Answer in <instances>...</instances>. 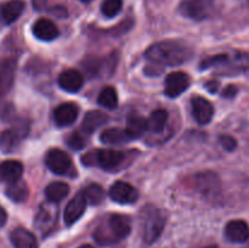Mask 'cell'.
I'll return each mask as SVG.
<instances>
[{
  "label": "cell",
  "instance_id": "obj_14",
  "mask_svg": "<svg viewBox=\"0 0 249 248\" xmlns=\"http://www.w3.org/2000/svg\"><path fill=\"white\" fill-rule=\"evenodd\" d=\"M84 84L82 73L75 70H66L58 77V85L61 89L68 92H78Z\"/></svg>",
  "mask_w": 249,
  "mask_h": 248
},
{
  "label": "cell",
  "instance_id": "obj_5",
  "mask_svg": "<svg viewBox=\"0 0 249 248\" xmlns=\"http://www.w3.org/2000/svg\"><path fill=\"white\" fill-rule=\"evenodd\" d=\"M46 167L57 175H67L73 170V163L70 156L60 148L48 151L45 157Z\"/></svg>",
  "mask_w": 249,
  "mask_h": 248
},
{
  "label": "cell",
  "instance_id": "obj_19",
  "mask_svg": "<svg viewBox=\"0 0 249 248\" xmlns=\"http://www.w3.org/2000/svg\"><path fill=\"white\" fill-rule=\"evenodd\" d=\"M24 10L23 0H9L1 6V18L6 24L14 23Z\"/></svg>",
  "mask_w": 249,
  "mask_h": 248
},
{
  "label": "cell",
  "instance_id": "obj_31",
  "mask_svg": "<svg viewBox=\"0 0 249 248\" xmlns=\"http://www.w3.org/2000/svg\"><path fill=\"white\" fill-rule=\"evenodd\" d=\"M67 143L73 150H82L85 145V141L79 133H72L68 136Z\"/></svg>",
  "mask_w": 249,
  "mask_h": 248
},
{
  "label": "cell",
  "instance_id": "obj_20",
  "mask_svg": "<svg viewBox=\"0 0 249 248\" xmlns=\"http://www.w3.org/2000/svg\"><path fill=\"white\" fill-rule=\"evenodd\" d=\"M196 185L199 191H202V194H204L206 196L214 197V195L218 194V177L212 173H203V174L197 175Z\"/></svg>",
  "mask_w": 249,
  "mask_h": 248
},
{
  "label": "cell",
  "instance_id": "obj_9",
  "mask_svg": "<svg viewBox=\"0 0 249 248\" xmlns=\"http://www.w3.org/2000/svg\"><path fill=\"white\" fill-rule=\"evenodd\" d=\"M28 131L27 124H21L19 126L5 130L0 136V150L5 153H10L16 150L19 145V141Z\"/></svg>",
  "mask_w": 249,
  "mask_h": 248
},
{
  "label": "cell",
  "instance_id": "obj_36",
  "mask_svg": "<svg viewBox=\"0 0 249 248\" xmlns=\"http://www.w3.org/2000/svg\"><path fill=\"white\" fill-rule=\"evenodd\" d=\"M207 89H208L211 92H215L216 89H218V83H216V82H209L208 84H207Z\"/></svg>",
  "mask_w": 249,
  "mask_h": 248
},
{
  "label": "cell",
  "instance_id": "obj_30",
  "mask_svg": "<svg viewBox=\"0 0 249 248\" xmlns=\"http://www.w3.org/2000/svg\"><path fill=\"white\" fill-rule=\"evenodd\" d=\"M123 7V0H104L101 5L102 14L106 17H114L121 12Z\"/></svg>",
  "mask_w": 249,
  "mask_h": 248
},
{
  "label": "cell",
  "instance_id": "obj_37",
  "mask_svg": "<svg viewBox=\"0 0 249 248\" xmlns=\"http://www.w3.org/2000/svg\"><path fill=\"white\" fill-rule=\"evenodd\" d=\"M79 248H94V247H92V246H90V245H83V246H80Z\"/></svg>",
  "mask_w": 249,
  "mask_h": 248
},
{
  "label": "cell",
  "instance_id": "obj_21",
  "mask_svg": "<svg viewBox=\"0 0 249 248\" xmlns=\"http://www.w3.org/2000/svg\"><path fill=\"white\" fill-rule=\"evenodd\" d=\"M100 139H101L102 142L107 143V145H122V143H125L131 140L128 131L122 128L106 129V130L102 131Z\"/></svg>",
  "mask_w": 249,
  "mask_h": 248
},
{
  "label": "cell",
  "instance_id": "obj_32",
  "mask_svg": "<svg viewBox=\"0 0 249 248\" xmlns=\"http://www.w3.org/2000/svg\"><path fill=\"white\" fill-rule=\"evenodd\" d=\"M219 140H220L221 146H223V147L228 151H233L236 148V146H237V142H236L235 139L230 135L220 136V139H219Z\"/></svg>",
  "mask_w": 249,
  "mask_h": 248
},
{
  "label": "cell",
  "instance_id": "obj_24",
  "mask_svg": "<svg viewBox=\"0 0 249 248\" xmlns=\"http://www.w3.org/2000/svg\"><path fill=\"white\" fill-rule=\"evenodd\" d=\"M125 130L128 131L131 140L141 138L142 134L147 130V119L139 114H131L126 122Z\"/></svg>",
  "mask_w": 249,
  "mask_h": 248
},
{
  "label": "cell",
  "instance_id": "obj_22",
  "mask_svg": "<svg viewBox=\"0 0 249 248\" xmlns=\"http://www.w3.org/2000/svg\"><path fill=\"white\" fill-rule=\"evenodd\" d=\"M107 121H108V117L104 112L90 111L85 114L84 119H83L82 128L88 134H91L96 131L100 126L104 125Z\"/></svg>",
  "mask_w": 249,
  "mask_h": 248
},
{
  "label": "cell",
  "instance_id": "obj_7",
  "mask_svg": "<svg viewBox=\"0 0 249 248\" xmlns=\"http://www.w3.org/2000/svg\"><path fill=\"white\" fill-rule=\"evenodd\" d=\"M57 214L58 208L56 203L49 202L45 206H41L36 216V223H34L36 230L40 231L43 236L49 235L55 228L56 221H57Z\"/></svg>",
  "mask_w": 249,
  "mask_h": 248
},
{
  "label": "cell",
  "instance_id": "obj_11",
  "mask_svg": "<svg viewBox=\"0 0 249 248\" xmlns=\"http://www.w3.org/2000/svg\"><path fill=\"white\" fill-rule=\"evenodd\" d=\"M190 87V77L184 72H173L165 79V94L169 97H178Z\"/></svg>",
  "mask_w": 249,
  "mask_h": 248
},
{
  "label": "cell",
  "instance_id": "obj_15",
  "mask_svg": "<svg viewBox=\"0 0 249 248\" xmlns=\"http://www.w3.org/2000/svg\"><path fill=\"white\" fill-rule=\"evenodd\" d=\"M33 34L38 39L44 41L53 40L58 36V28L51 19L49 18H39L33 24Z\"/></svg>",
  "mask_w": 249,
  "mask_h": 248
},
{
  "label": "cell",
  "instance_id": "obj_26",
  "mask_svg": "<svg viewBox=\"0 0 249 248\" xmlns=\"http://www.w3.org/2000/svg\"><path fill=\"white\" fill-rule=\"evenodd\" d=\"M168 122V112L165 109H156L147 119V129L153 133H160L165 128Z\"/></svg>",
  "mask_w": 249,
  "mask_h": 248
},
{
  "label": "cell",
  "instance_id": "obj_6",
  "mask_svg": "<svg viewBox=\"0 0 249 248\" xmlns=\"http://www.w3.org/2000/svg\"><path fill=\"white\" fill-rule=\"evenodd\" d=\"M213 0H182L179 6L180 14L192 19H203L211 15Z\"/></svg>",
  "mask_w": 249,
  "mask_h": 248
},
{
  "label": "cell",
  "instance_id": "obj_16",
  "mask_svg": "<svg viewBox=\"0 0 249 248\" xmlns=\"http://www.w3.org/2000/svg\"><path fill=\"white\" fill-rule=\"evenodd\" d=\"M23 173V165L19 160L9 159L0 163V180L11 184L21 179Z\"/></svg>",
  "mask_w": 249,
  "mask_h": 248
},
{
  "label": "cell",
  "instance_id": "obj_34",
  "mask_svg": "<svg viewBox=\"0 0 249 248\" xmlns=\"http://www.w3.org/2000/svg\"><path fill=\"white\" fill-rule=\"evenodd\" d=\"M32 2H33V6L36 10H43L46 6L48 0H32Z\"/></svg>",
  "mask_w": 249,
  "mask_h": 248
},
{
  "label": "cell",
  "instance_id": "obj_23",
  "mask_svg": "<svg viewBox=\"0 0 249 248\" xmlns=\"http://www.w3.org/2000/svg\"><path fill=\"white\" fill-rule=\"evenodd\" d=\"M68 194H70V186L62 181L51 182L45 189L46 198H48L49 202H53V203L61 202L67 197Z\"/></svg>",
  "mask_w": 249,
  "mask_h": 248
},
{
  "label": "cell",
  "instance_id": "obj_12",
  "mask_svg": "<svg viewBox=\"0 0 249 248\" xmlns=\"http://www.w3.org/2000/svg\"><path fill=\"white\" fill-rule=\"evenodd\" d=\"M192 113L195 119L201 125H206L212 121L214 114V107L206 97L195 96L191 101Z\"/></svg>",
  "mask_w": 249,
  "mask_h": 248
},
{
  "label": "cell",
  "instance_id": "obj_17",
  "mask_svg": "<svg viewBox=\"0 0 249 248\" xmlns=\"http://www.w3.org/2000/svg\"><path fill=\"white\" fill-rule=\"evenodd\" d=\"M53 118L58 126H68L74 123L78 118V108L75 105L62 104L53 112Z\"/></svg>",
  "mask_w": 249,
  "mask_h": 248
},
{
  "label": "cell",
  "instance_id": "obj_33",
  "mask_svg": "<svg viewBox=\"0 0 249 248\" xmlns=\"http://www.w3.org/2000/svg\"><path fill=\"white\" fill-rule=\"evenodd\" d=\"M236 92H237V88L233 87V85H229V87L224 90V96L232 97V96H235Z\"/></svg>",
  "mask_w": 249,
  "mask_h": 248
},
{
  "label": "cell",
  "instance_id": "obj_4",
  "mask_svg": "<svg viewBox=\"0 0 249 248\" xmlns=\"http://www.w3.org/2000/svg\"><path fill=\"white\" fill-rule=\"evenodd\" d=\"M125 159L124 152L116 150H92L82 157V162L89 167H100L106 170H114Z\"/></svg>",
  "mask_w": 249,
  "mask_h": 248
},
{
  "label": "cell",
  "instance_id": "obj_35",
  "mask_svg": "<svg viewBox=\"0 0 249 248\" xmlns=\"http://www.w3.org/2000/svg\"><path fill=\"white\" fill-rule=\"evenodd\" d=\"M6 212H5V209L0 206V226H2L6 223Z\"/></svg>",
  "mask_w": 249,
  "mask_h": 248
},
{
  "label": "cell",
  "instance_id": "obj_13",
  "mask_svg": "<svg viewBox=\"0 0 249 248\" xmlns=\"http://www.w3.org/2000/svg\"><path fill=\"white\" fill-rule=\"evenodd\" d=\"M225 237L230 242L243 243L249 238V225L245 220H231L225 226Z\"/></svg>",
  "mask_w": 249,
  "mask_h": 248
},
{
  "label": "cell",
  "instance_id": "obj_3",
  "mask_svg": "<svg viewBox=\"0 0 249 248\" xmlns=\"http://www.w3.org/2000/svg\"><path fill=\"white\" fill-rule=\"evenodd\" d=\"M165 225V216L157 207L147 206L141 212V230L143 241L148 245L157 241Z\"/></svg>",
  "mask_w": 249,
  "mask_h": 248
},
{
  "label": "cell",
  "instance_id": "obj_8",
  "mask_svg": "<svg viewBox=\"0 0 249 248\" xmlns=\"http://www.w3.org/2000/svg\"><path fill=\"white\" fill-rule=\"evenodd\" d=\"M112 201L121 204H131L139 198V192L133 185L124 181H116L108 192Z\"/></svg>",
  "mask_w": 249,
  "mask_h": 248
},
{
  "label": "cell",
  "instance_id": "obj_2",
  "mask_svg": "<svg viewBox=\"0 0 249 248\" xmlns=\"http://www.w3.org/2000/svg\"><path fill=\"white\" fill-rule=\"evenodd\" d=\"M131 225L128 216L111 214L97 225L94 238L100 246H111L118 243L130 233Z\"/></svg>",
  "mask_w": 249,
  "mask_h": 248
},
{
  "label": "cell",
  "instance_id": "obj_10",
  "mask_svg": "<svg viewBox=\"0 0 249 248\" xmlns=\"http://www.w3.org/2000/svg\"><path fill=\"white\" fill-rule=\"evenodd\" d=\"M88 201L84 196V192H79L75 195L65 208V213H63V218H65V223L67 225H73L77 220H79L80 216L84 214L85 208H87Z\"/></svg>",
  "mask_w": 249,
  "mask_h": 248
},
{
  "label": "cell",
  "instance_id": "obj_25",
  "mask_svg": "<svg viewBox=\"0 0 249 248\" xmlns=\"http://www.w3.org/2000/svg\"><path fill=\"white\" fill-rule=\"evenodd\" d=\"M6 196L16 203H22L28 198L29 189L26 182L19 179L9 184V186L6 187Z\"/></svg>",
  "mask_w": 249,
  "mask_h": 248
},
{
  "label": "cell",
  "instance_id": "obj_18",
  "mask_svg": "<svg viewBox=\"0 0 249 248\" xmlns=\"http://www.w3.org/2000/svg\"><path fill=\"white\" fill-rule=\"evenodd\" d=\"M10 238L15 248H38L36 236L26 229H15L10 235Z\"/></svg>",
  "mask_w": 249,
  "mask_h": 248
},
{
  "label": "cell",
  "instance_id": "obj_38",
  "mask_svg": "<svg viewBox=\"0 0 249 248\" xmlns=\"http://www.w3.org/2000/svg\"><path fill=\"white\" fill-rule=\"evenodd\" d=\"M80 1H83V2H90V1H92V0H80Z\"/></svg>",
  "mask_w": 249,
  "mask_h": 248
},
{
  "label": "cell",
  "instance_id": "obj_28",
  "mask_svg": "<svg viewBox=\"0 0 249 248\" xmlns=\"http://www.w3.org/2000/svg\"><path fill=\"white\" fill-rule=\"evenodd\" d=\"M14 65H5L0 70V97L7 92L14 82Z\"/></svg>",
  "mask_w": 249,
  "mask_h": 248
},
{
  "label": "cell",
  "instance_id": "obj_29",
  "mask_svg": "<svg viewBox=\"0 0 249 248\" xmlns=\"http://www.w3.org/2000/svg\"><path fill=\"white\" fill-rule=\"evenodd\" d=\"M84 196L87 198L88 203L90 204H100L105 198V190L100 185L91 184L84 190Z\"/></svg>",
  "mask_w": 249,
  "mask_h": 248
},
{
  "label": "cell",
  "instance_id": "obj_39",
  "mask_svg": "<svg viewBox=\"0 0 249 248\" xmlns=\"http://www.w3.org/2000/svg\"><path fill=\"white\" fill-rule=\"evenodd\" d=\"M204 248H218V247H215V246H208V247H204Z\"/></svg>",
  "mask_w": 249,
  "mask_h": 248
},
{
  "label": "cell",
  "instance_id": "obj_1",
  "mask_svg": "<svg viewBox=\"0 0 249 248\" xmlns=\"http://www.w3.org/2000/svg\"><path fill=\"white\" fill-rule=\"evenodd\" d=\"M192 50L185 44L175 40H164L151 45L145 57L157 66H177L191 58Z\"/></svg>",
  "mask_w": 249,
  "mask_h": 248
},
{
  "label": "cell",
  "instance_id": "obj_27",
  "mask_svg": "<svg viewBox=\"0 0 249 248\" xmlns=\"http://www.w3.org/2000/svg\"><path fill=\"white\" fill-rule=\"evenodd\" d=\"M97 102L102 107H106V108H116L118 106V95H117V91L112 87L104 88L99 94Z\"/></svg>",
  "mask_w": 249,
  "mask_h": 248
}]
</instances>
